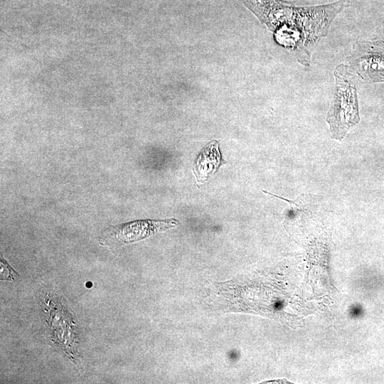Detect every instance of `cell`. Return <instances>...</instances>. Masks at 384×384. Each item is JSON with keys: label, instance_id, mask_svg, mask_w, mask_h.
Instances as JSON below:
<instances>
[{"label": "cell", "instance_id": "cell-8", "mask_svg": "<svg viewBox=\"0 0 384 384\" xmlns=\"http://www.w3.org/2000/svg\"><path fill=\"white\" fill-rule=\"evenodd\" d=\"M86 287H92V283H91V282H87V283H86Z\"/></svg>", "mask_w": 384, "mask_h": 384}, {"label": "cell", "instance_id": "cell-5", "mask_svg": "<svg viewBox=\"0 0 384 384\" xmlns=\"http://www.w3.org/2000/svg\"><path fill=\"white\" fill-rule=\"evenodd\" d=\"M222 162L219 150V144L216 140L208 143L197 156L193 172L198 183H204L210 175L214 174L220 166Z\"/></svg>", "mask_w": 384, "mask_h": 384}, {"label": "cell", "instance_id": "cell-3", "mask_svg": "<svg viewBox=\"0 0 384 384\" xmlns=\"http://www.w3.org/2000/svg\"><path fill=\"white\" fill-rule=\"evenodd\" d=\"M46 304L49 316L48 324L53 342L60 346L70 360L75 363H79L78 326L72 316L65 310L60 303L53 299H47Z\"/></svg>", "mask_w": 384, "mask_h": 384}, {"label": "cell", "instance_id": "cell-7", "mask_svg": "<svg viewBox=\"0 0 384 384\" xmlns=\"http://www.w3.org/2000/svg\"><path fill=\"white\" fill-rule=\"evenodd\" d=\"M284 307V302L280 299H277L273 303V308L277 310H281Z\"/></svg>", "mask_w": 384, "mask_h": 384}, {"label": "cell", "instance_id": "cell-1", "mask_svg": "<svg viewBox=\"0 0 384 384\" xmlns=\"http://www.w3.org/2000/svg\"><path fill=\"white\" fill-rule=\"evenodd\" d=\"M255 14L273 31H282L283 46L294 51L297 60L309 65L307 47L327 33L334 18L348 0L316 6L296 7L280 0H245Z\"/></svg>", "mask_w": 384, "mask_h": 384}, {"label": "cell", "instance_id": "cell-2", "mask_svg": "<svg viewBox=\"0 0 384 384\" xmlns=\"http://www.w3.org/2000/svg\"><path fill=\"white\" fill-rule=\"evenodd\" d=\"M334 75L336 81L334 95L326 121L331 137L341 140L348 129L360 121L357 90L348 65H338Z\"/></svg>", "mask_w": 384, "mask_h": 384}, {"label": "cell", "instance_id": "cell-4", "mask_svg": "<svg viewBox=\"0 0 384 384\" xmlns=\"http://www.w3.org/2000/svg\"><path fill=\"white\" fill-rule=\"evenodd\" d=\"M178 224L176 220H138L107 228L101 235L100 241L109 244L112 240L131 243L144 239L156 233L164 231Z\"/></svg>", "mask_w": 384, "mask_h": 384}, {"label": "cell", "instance_id": "cell-6", "mask_svg": "<svg viewBox=\"0 0 384 384\" xmlns=\"http://www.w3.org/2000/svg\"><path fill=\"white\" fill-rule=\"evenodd\" d=\"M348 315L352 319H358L363 315V308L359 304H353L348 309Z\"/></svg>", "mask_w": 384, "mask_h": 384}]
</instances>
